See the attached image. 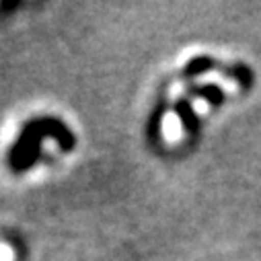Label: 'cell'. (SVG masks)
Wrapping results in <instances>:
<instances>
[{
	"mask_svg": "<svg viewBox=\"0 0 261 261\" xmlns=\"http://www.w3.org/2000/svg\"><path fill=\"white\" fill-rule=\"evenodd\" d=\"M183 93L187 97H191V99H202V101H206L212 107H220L226 101L224 89L220 85H214V83H206V85H195V83L189 85L187 83Z\"/></svg>",
	"mask_w": 261,
	"mask_h": 261,
	"instance_id": "277c9868",
	"label": "cell"
},
{
	"mask_svg": "<svg viewBox=\"0 0 261 261\" xmlns=\"http://www.w3.org/2000/svg\"><path fill=\"white\" fill-rule=\"evenodd\" d=\"M206 72H220L232 81H237V85H241L243 89H249L253 85V72L251 68L247 66V64H224V62H218L210 56H195L191 58L183 70H181V79H195V76H200V74H206Z\"/></svg>",
	"mask_w": 261,
	"mask_h": 261,
	"instance_id": "7a4b0ae2",
	"label": "cell"
},
{
	"mask_svg": "<svg viewBox=\"0 0 261 261\" xmlns=\"http://www.w3.org/2000/svg\"><path fill=\"white\" fill-rule=\"evenodd\" d=\"M45 138H51L62 150H66V152H70L76 146L74 132L60 117H54V115L35 117V119H29L23 125L17 142L9 150V159H7L9 169L17 175L33 169V165L41 156V140H45Z\"/></svg>",
	"mask_w": 261,
	"mask_h": 261,
	"instance_id": "6da1fadb",
	"label": "cell"
},
{
	"mask_svg": "<svg viewBox=\"0 0 261 261\" xmlns=\"http://www.w3.org/2000/svg\"><path fill=\"white\" fill-rule=\"evenodd\" d=\"M173 111L179 117V121H181L187 136H195L200 132V117L193 109V99L191 97H187L185 93L179 95L175 99V103H173Z\"/></svg>",
	"mask_w": 261,
	"mask_h": 261,
	"instance_id": "3957f363",
	"label": "cell"
}]
</instances>
